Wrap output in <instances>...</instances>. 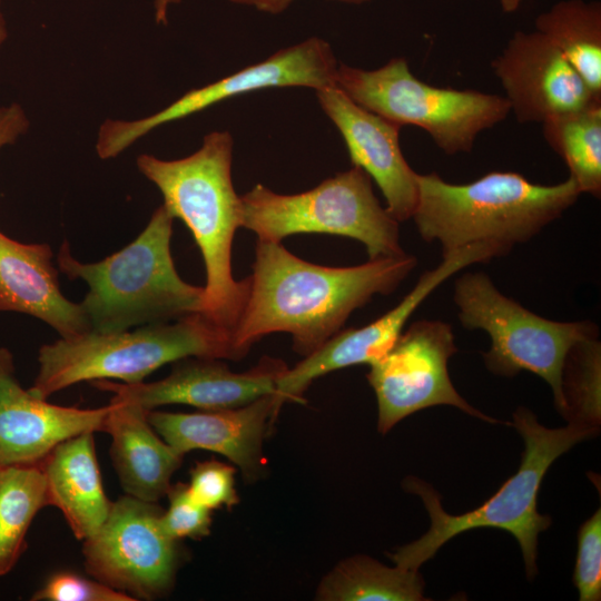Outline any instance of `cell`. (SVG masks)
Listing matches in <instances>:
<instances>
[{
    "instance_id": "7",
    "label": "cell",
    "mask_w": 601,
    "mask_h": 601,
    "mask_svg": "<svg viewBox=\"0 0 601 601\" xmlns=\"http://www.w3.org/2000/svg\"><path fill=\"white\" fill-rule=\"evenodd\" d=\"M398 221L373 191L372 178L353 166L307 191L277 194L262 184L240 196V227L259 240L321 233L361 242L370 259L405 254Z\"/></svg>"
},
{
    "instance_id": "14",
    "label": "cell",
    "mask_w": 601,
    "mask_h": 601,
    "mask_svg": "<svg viewBox=\"0 0 601 601\" xmlns=\"http://www.w3.org/2000/svg\"><path fill=\"white\" fill-rule=\"evenodd\" d=\"M221 358L189 356L174 362L170 374L151 383L92 381V386L146 411L167 404H187L201 411L235 408L275 393L285 362L263 356L248 371L236 373Z\"/></svg>"
},
{
    "instance_id": "23",
    "label": "cell",
    "mask_w": 601,
    "mask_h": 601,
    "mask_svg": "<svg viewBox=\"0 0 601 601\" xmlns=\"http://www.w3.org/2000/svg\"><path fill=\"white\" fill-rule=\"evenodd\" d=\"M424 581L418 570L394 568L367 555L341 561L319 582V601H420Z\"/></svg>"
},
{
    "instance_id": "11",
    "label": "cell",
    "mask_w": 601,
    "mask_h": 601,
    "mask_svg": "<svg viewBox=\"0 0 601 601\" xmlns=\"http://www.w3.org/2000/svg\"><path fill=\"white\" fill-rule=\"evenodd\" d=\"M337 67L329 43L317 37L309 38L215 82L194 88L145 118L105 120L97 136V155L102 160L116 158L156 128L239 95L267 88L306 87L316 91L334 86Z\"/></svg>"
},
{
    "instance_id": "15",
    "label": "cell",
    "mask_w": 601,
    "mask_h": 601,
    "mask_svg": "<svg viewBox=\"0 0 601 601\" xmlns=\"http://www.w3.org/2000/svg\"><path fill=\"white\" fill-rule=\"evenodd\" d=\"M491 68L521 124H542L601 102L563 53L538 30L515 31Z\"/></svg>"
},
{
    "instance_id": "16",
    "label": "cell",
    "mask_w": 601,
    "mask_h": 601,
    "mask_svg": "<svg viewBox=\"0 0 601 601\" xmlns=\"http://www.w3.org/2000/svg\"><path fill=\"white\" fill-rule=\"evenodd\" d=\"M282 406L272 393L235 408L196 413L151 410L147 418L178 454L197 449L221 454L239 467L246 482H255L267 472L263 442Z\"/></svg>"
},
{
    "instance_id": "33",
    "label": "cell",
    "mask_w": 601,
    "mask_h": 601,
    "mask_svg": "<svg viewBox=\"0 0 601 601\" xmlns=\"http://www.w3.org/2000/svg\"><path fill=\"white\" fill-rule=\"evenodd\" d=\"M181 0H155L154 11L155 20L158 24H167L168 10L171 4H178Z\"/></svg>"
},
{
    "instance_id": "34",
    "label": "cell",
    "mask_w": 601,
    "mask_h": 601,
    "mask_svg": "<svg viewBox=\"0 0 601 601\" xmlns=\"http://www.w3.org/2000/svg\"><path fill=\"white\" fill-rule=\"evenodd\" d=\"M14 371L12 354L0 347V374H12Z\"/></svg>"
},
{
    "instance_id": "2",
    "label": "cell",
    "mask_w": 601,
    "mask_h": 601,
    "mask_svg": "<svg viewBox=\"0 0 601 601\" xmlns=\"http://www.w3.org/2000/svg\"><path fill=\"white\" fill-rule=\"evenodd\" d=\"M234 140L229 131H213L194 154L164 160L142 154L139 171L160 190L165 208L193 234L206 268L201 314L231 334L243 312L248 279L235 280L231 246L240 227V197L231 180Z\"/></svg>"
},
{
    "instance_id": "13",
    "label": "cell",
    "mask_w": 601,
    "mask_h": 601,
    "mask_svg": "<svg viewBox=\"0 0 601 601\" xmlns=\"http://www.w3.org/2000/svg\"><path fill=\"white\" fill-rule=\"evenodd\" d=\"M442 255V262L424 272L411 292L391 311L365 326L338 331L293 368H287L276 383L275 395L279 403H303L304 392L317 377L353 365H371L380 359L393 346L415 309L439 286L473 264L501 257V252L489 244H473Z\"/></svg>"
},
{
    "instance_id": "26",
    "label": "cell",
    "mask_w": 601,
    "mask_h": 601,
    "mask_svg": "<svg viewBox=\"0 0 601 601\" xmlns=\"http://www.w3.org/2000/svg\"><path fill=\"white\" fill-rule=\"evenodd\" d=\"M601 344L599 335L578 341L569 351L562 391L570 421L598 425L600 418Z\"/></svg>"
},
{
    "instance_id": "25",
    "label": "cell",
    "mask_w": 601,
    "mask_h": 601,
    "mask_svg": "<svg viewBox=\"0 0 601 601\" xmlns=\"http://www.w3.org/2000/svg\"><path fill=\"white\" fill-rule=\"evenodd\" d=\"M45 506L46 480L40 462L0 466V577L18 562L28 529Z\"/></svg>"
},
{
    "instance_id": "1",
    "label": "cell",
    "mask_w": 601,
    "mask_h": 601,
    "mask_svg": "<svg viewBox=\"0 0 601 601\" xmlns=\"http://www.w3.org/2000/svg\"><path fill=\"white\" fill-rule=\"evenodd\" d=\"M403 254L349 267L306 262L282 242L257 239L246 302L231 334L237 359L262 337L285 332L307 356L336 334L348 316L375 295L393 293L415 268Z\"/></svg>"
},
{
    "instance_id": "8",
    "label": "cell",
    "mask_w": 601,
    "mask_h": 601,
    "mask_svg": "<svg viewBox=\"0 0 601 601\" xmlns=\"http://www.w3.org/2000/svg\"><path fill=\"white\" fill-rule=\"evenodd\" d=\"M334 82L362 107L401 127L425 130L449 156L470 152L481 132L511 112L504 96L420 80L404 57L373 70L338 65Z\"/></svg>"
},
{
    "instance_id": "18",
    "label": "cell",
    "mask_w": 601,
    "mask_h": 601,
    "mask_svg": "<svg viewBox=\"0 0 601 601\" xmlns=\"http://www.w3.org/2000/svg\"><path fill=\"white\" fill-rule=\"evenodd\" d=\"M110 408L55 405L0 374V466L39 463L67 439L105 431Z\"/></svg>"
},
{
    "instance_id": "36",
    "label": "cell",
    "mask_w": 601,
    "mask_h": 601,
    "mask_svg": "<svg viewBox=\"0 0 601 601\" xmlns=\"http://www.w3.org/2000/svg\"><path fill=\"white\" fill-rule=\"evenodd\" d=\"M525 1V0H500V3H501V7H502V10L505 12V13H512L514 11H516L521 3Z\"/></svg>"
},
{
    "instance_id": "22",
    "label": "cell",
    "mask_w": 601,
    "mask_h": 601,
    "mask_svg": "<svg viewBox=\"0 0 601 601\" xmlns=\"http://www.w3.org/2000/svg\"><path fill=\"white\" fill-rule=\"evenodd\" d=\"M534 24L601 98V3L561 0L540 13Z\"/></svg>"
},
{
    "instance_id": "3",
    "label": "cell",
    "mask_w": 601,
    "mask_h": 601,
    "mask_svg": "<svg viewBox=\"0 0 601 601\" xmlns=\"http://www.w3.org/2000/svg\"><path fill=\"white\" fill-rule=\"evenodd\" d=\"M580 195L571 177L541 185L519 173L490 171L466 184H452L436 173L417 174L412 219L424 242L440 243L442 254L489 244L505 256L561 217Z\"/></svg>"
},
{
    "instance_id": "29",
    "label": "cell",
    "mask_w": 601,
    "mask_h": 601,
    "mask_svg": "<svg viewBox=\"0 0 601 601\" xmlns=\"http://www.w3.org/2000/svg\"><path fill=\"white\" fill-rule=\"evenodd\" d=\"M187 487L197 503L211 511L231 508L239 501L235 487V469L219 461L198 462L190 470Z\"/></svg>"
},
{
    "instance_id": "19",
    "label": "cell",
    "mask_w": 601,
    "mask_h": 601,
    "mask_svg": "<svg viewBox=\"0 0 601 601\" xmlns=\"http://www.w3.org/2000/svg\"><path fill=\"white\" fill-rule=\"evenodd\" d=\"M51 259L49 245L22 244L0 231V312L35 316L62 338L90 332L81 305L62 295Z\"/></svg>"
},
{
    "instance_id": "5",
    "label": "cell",
    "mask_w": 601,
    "mask_h": 601,
    "mask_svg": "<svg viewBox=\"0 0 601 601\" xmlns=\"http://www.w3.org/2000/svg\"><path fill=\"white\" fill-rule=\"evenodd\" d=\"M174 219L159 206L132 243L97 263L75 259L63 242L59 268L69 278L88 284L80 305L91 332L118 333L201 314L204 287L183 280L171 257Z\"/></svg>"
},
{
    "instance_id": "20",
    "label": "cell",
    "mask_w": 601,
    "mask_h": 601,
    "mask_svg": "<svg viewBox=\"0 0 601 601\" xmlns=\"http://www.w3.org/2000/svg\"><path fill=\"white\" fill-rule=\"evenodd\" d=\"M105 431L111 436L110 456L124 491L157 502L171 485L183 455L158 436L138 404L112 397Z\"/></svg>"
},
{
    "instance_id": "31",
    "label": "cell",
    "mask_w": 601,
    "mask_h": 601,
    "mask_svg": "<svg viewBox=\"0 0 601 601\" xmlns=\"http://www.w3.org/2000/svg\"><path fill=\"white\" fill-rule=\"evenodd\" d=\"M30 127L29 118L18 102L0 106V150L14 144Z\"/></svg>"
},
{
    "instance_id": "35",
    "label": "cell",
    "mask_w": 601,
    "mask_h": 601,
    "mask_svg": "<svg viewBox=\"0 0 601 601\" xmlns=\"http://www.w3.org/2000/svg\"><path fill=\"white\" fill-rule=\"evenodd\" d=\"M8 38V27L2 11V0H0V49L4 45Z\"/></svg>"
},
{
    "instance_id": "10",
    "label": "cell",
    "mask_w": 601,
    "mask_h": 601,
    "mask_svg": "<svg viewBox=\"0 0 601 601\" xmlns=\"http://www.w3.org/2000/svg\"><path fill=\"white\" fill-rule=\"evenodd\" d=\"M156 502L125 495L111 503L100 529L83 541L87 572L135 600H154L174 587L183 561L179 540L161 523Z\"/></svg>"
},
{
    "instance_id": "28",
    "label": "cell",
    "mask_w": 601,
    "mask_h": 601,
    "mask_svg": "<svg viewBox=\"0 0 601 601\" xmlns=\"http://www.w3.org/2000/svg\"><path fill=\"white\" fill-rule=\"evenodd\" d=\"M169 505L162 512L161 523L176 540H199L209 535L213 523L211 510L197 503L189 494L187 484H171L167 494Z\"/></svg>"
},
{
    "instance_id": "9",
    "label": "cell",
    "mask_w": 601,
    "mask_h": 601,
    "mask_svg": "<svg viewBox=\"0 0 601 601\" xmlns=\"http://www.w3.org/2000/svg\"><path fill=\"white\" fill-rule=\"evenodd\" d=\"M453 300L466 329H482L490 349L482 354L486 368L512 377L528 371L551 387L556 410L566 417L562 374L570 348L580 339L599 335L591 321L558 322L523 307L502 294L484 272L464 273L454 282Z\"/></svg>"
},
{
    "instance_id": "30",
    "label": "cell",
    "mask_w": 601,
    "mask_h": 601,
    "mask_svg": "<svg viewBox=\"0 0 601 601\" xmlns=\"http://www.w3.org/2000/svg\"><path fill=\"white\" fill-rule=\"evenodd\" d=\"M33 601H134L127 593L98 580L61 571L52 574L31 597Z\"/></svg>"
},
{
    "instance_id": "21",
    "label": "cell",
    "mask_w": 601,
    "mask_h": 601,
    "mask_svg": "<svg viewBox=\"0 0 601 601\" xmlns=\"http://www.w3.org/2000/svg\"><path fill=\"white\" fill-rule=\"evenodd\" d=\"M93 433L85 432L62 441L40 461L46 505L59 509L73 535L81 541L100 529L112 503L104 490Z\"/></svg>"
},
{
    "instance_id": "32",
    "label": "cell",
    "mask_w": 601,
    "mask_h": 601,
    "mask_svg": "<svg viewBox=\"0 0 601 601\" xmlns=\"http://www.w3.org/2000/svg\"><path fill=\"white\" fill-rule=\"evenodd\" d=\"M231 3L253 7L262 12L277 14L285 11L294 0H228ZM352 4H361L370 0H334Z\"/></svg>"
},
{
    "instance_id": "12",
    "label": "cell",
    "mask_w": 601,
    "mask_h": 601,
    "mask_svg": "<svg viewBox=\"0 0 601 601\" xmlns=\"http://www.w3.org/2000/svg\"><path fill=\"white\" fill-rule=\"evenodd\" d=\"M456 352L449 323L420 319L370 365L366 378L377 400L380 433L385 434L406 416L435 405H451L474 417L497 423L470 405L455 390L447 364Z\"/></svg>"
},
{
    "instance_id": "27",
    "label": "cell",
    "mask_w": 601,
    "mask_h": 601,
    "mask_svg": "<svg viewBox=\"0 0 601 601\" xmlns=\"http://www.w3.org/2000/svg\"><path fill=\"white\" fill-rule=\"evenodd\" d=\"M573 582L580 601L601 599V509L579 529Z\"/></svg>"
},
{
    "instance_id": "17",
    "label": "cell",
    "mask_w": 601,
    "mask_h": 601,
    "mask_svg": "<svg viewBox=\"0 0 601 601\" xmlns=\"http://www.w3.org/2000/svg\"><path fill=\"white\" fill-rule=\"evenodd\" d=\"M316 97L341 132L353 166L362 168L381 189L387 211L398 223L412 218L417 173L402 152V127L356 104L335 85L316 90Z\"/></svg>"
},
{
    "instance_id": "24",
    "label": "cell",
    "mask_w": 601,
    "mask_h": 601,
    "mask_svg": "<svg viewBox=\"0 0 601 601\" xmlns=\"http://www.w3.org/2000/svg\"><path fill=\"white\" fill-rule=\"evenodd\" d=\"M543 138L569 169L581 194L601 196V102L553 116L542 124Z\"/></svg>"
},
{
    "instance_id": "6",
    "label": "cell",
    "mask_w": 601,
    "mask_h": 601,
    "mask_svg": "<svg viewBox=\"0 0 601 601\" xmlns=\"http://www.w3.org/2000/svg\"><path fill=\"white\" fill-rule=\"evenodd\" d=\"M189 356L237 359L229 333L197 313L130 332L90 331L43 345L38 375L28 391L47 400L83 381L140 383L160 366Z\"/></svg>"
},
{
    "instance_id": "4",
    "label": "cell",
    "mask_w": 601,
    "mask_h": 601,
    "mask_svg": "<svg viewBox=\"0 0 601 601\" xmlns=\"http://www.w3.org/2000/svg\"><path fill=\"white\" fill-rule=\"evenodd\" d=\"M513 425L524 441L519 470L476 509L460 515L449 514L431 485L415 477L404 481L405 490L422 497L431 525L420 539L387 554L395 565L418 570L454 536L470 530L494 528L515 538L528 579L535 575L539 533L551 524L550 516L540 514L536 509L541 482L552 463L577 443L595 435L598 425L570 421L564 427L548 428L526 407L513 413Z\"/></svg>"
}]
</instances>
